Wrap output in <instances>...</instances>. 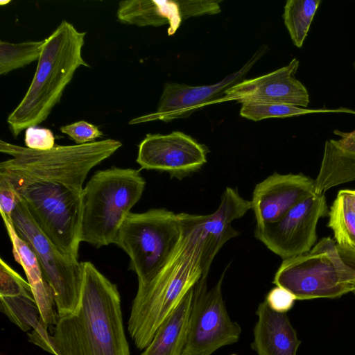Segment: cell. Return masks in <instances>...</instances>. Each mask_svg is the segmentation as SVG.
<instances>
[{
    "label": "cell",
    "mask_w": 355,
    "mask_h": 355,
    "mask_svg": "<svg viewBox=\"0 0 355 355\" xmlns=\"http://www.w3.org/2000/svg\"><path fill=\"white\" fill-rule=\"evenodd\" d=\"M122 146L113 139L31 149L2 139L0 179L15 191L37 226L64 253L78 259L83 183Z\"/></svg>",
    "instance_id": "1"
},
{
    "label": "cell",
    "mask_w": 355,
    "mask_h": 355,
    "mask_svg": "<svg viewBox=\"0 0 355 355\" xmlns=\"http://www.w3.org/2000/svg\"><path fill=\"white\" fill-rule=\"evenodd\" d=\"M206 215L183 213V234L172 255L150 282L138 285L128 320L135 346L145 349L164 320L202 277L207 248Z\"/></svg>",
    "instance_id": "2"
},
{
    "label": "cell",
    "mask_w": 355,
    "mask_h": 355,
    "mask_svg": "<svg viewBox=\"0 0 355 355\" xmlns=\"http://www.w3.org/2000/svg\"><path fill=\"white\" fill-rule=\"evenodd\" d=\"M76 311L59 317L51 336L53 355H130L117 286L90 261Z\"/></svg>",
    "instance_id": "3"
},
{
    "label": "cell",
    "mask_w": 355,
    "mask_h": 355,
    "mask_svg": "<svg viewBox=\"0 0 355 355\" xmlns=\"http://www.w3.org/2000/svg\"><path fill=\"white\" fill-rule=\"evenodd\" d=\"M85 32L63 20L45 39L33 80L7 122L16 138L21 132L45 121L80 67H89L82 56Z\"/></svg>",
    "instance_id": "4"
},
{
    "label": "cell",
    "mask_w": 355,
    "mask_h": 355,
    "mask_svg": "<svg viewBox=\"0 0 355 355\" xmlns=\"http://www.w3.org/2000/svg\"><path fill=\"white\" fill-rule=\"evenodd\" d=\"M145 186L139 170L112 167L96 171L83 191L80 242L96 248L114 243Z\"/></svg>",
    "instance_id": "5"
},
{
    "label": "cell",
    "mask_w": 355,
    "mask_h": 355,
    "mask_svg": "<svg viewBox=\"0 0 355 355\" xmlns=\"http://www.w3.org/2000/svg\"><path fill=\"white\" fill-rule=\"evenodd\" d=\"M272 283L296 300L338 298L355 291V248L331 237L321 239L309 252L284 259Z\"/></svg>",
    "instance_id": "6"
},
{
    "label": "cell",
    "mask_w": 355,
    "mask_h": 355,
    "mask_svg": "<svg viewBox=\"0 0 355 355\" xmlns=\"http://www.w3.org/2000/svg\"><path fill=\"white\" fill-rule=\"evenodd\" d=\"M183 213L151 209L130 213L121 225L114 244L130 258L129 269L138 285L150 282L172 255L183 234Z\"/></svg>",
    "instance_id": "7"
},
{
    "label": "cell",
    "mask_w": 355,
    "mask_h": 355,
    "mask_svg": "<svg viewBox=\"0 0 355 355\" xmlns=\"http://www.w3.org/2000/svg\"><path fill=\"white\" fill-rule=\"evenodd\" d=\"M12 221L18 235L35 254L53 291L58 317L74 312L83 285L82 262L62 252L37 226L21 201L12 212Z\"/></svg>",
    "instance_id": "8"
},
{
    "label": "cell",
    "mask_w": 355,
    "mask_h": 355,
    "mask_svg": "<svg viewBox=\"0 0 355 355\" xmlns=\"http://www.w3.org/2000/svg\"><path fill=\"white\" fill-rule=\"evenodd\" d=\"M225 272L210 289L207 277H202L195 285L182 355H211L219 348L239 341L241 327L230 318L222 295Z\"/></svg>",
    "instance_id": "9"
},
{
    "label": "cell",
    "mask_w": 355,
    "mask_h": 355,
    "mask_svg": "<svg viewBox=\"0 0 355 355\" xmlns=\"http://www.w3.org/2000/svg\"><path fill=\"white\" fill-rule=\"evenodd\" d=\"M329 214L324 193L314 192L293 207L280 220L255 227V237L283 260L309 252L317 239L320 218Z\"/></svg>",
    "instance_id": "10"
},
{
    "label": "cell",
    "mask_w": 355,
    "mask_h": 355,
    "mask_svg": "<svg viewBox=\"0 0 355 355\" xmlns=\"http://www.w3.org/2000/svg\"><path fill=\"white\" fill-rule=\"evenodd\" d=\"M207 147L180 131L148 134L139 145L141 169L166 172L180 180L198 171L207 162Z\"/></svg>",
    "instance_id": "11"
},
{
    "label": "cell",
    "mask_w": 355,
    "mask_h": 355,
    "mask_svg": "<svg viewBox=\"0 0 355 355\" xmlns=\"http://www.w3.org/2000/svg\"><path fill=\"white\" fill-rule=\"evenodd\" d=\"M265 50L263 46L241 69L227 76L219 83L202 86H189L177 83H166L156 112L135 118L129 124L155 120L166 122L185 118L200 107L219 103L227 90L245 80L248 71L264 53Z\"/></svg>",
    "instance_id": "12"
},
{
    "label": "cell",
    "mask_w": 355,
    "mask_h": 355,
    "mask_svg": "<svg viewBox=\"0 0 355 355\" xmlns=\"http://www.w3.org/2000/svg\"><path fill=\"white\" fill-rule=\"evenodd\" d=\"M220 10L218 0H131L119 2L116 16L122 23L138 26L168 24V35H173L188 18L216 15Z\"/></svg>",
    "instance_id": "13"
},
{
    "label": "cell",
    "mask_w": 355,
    "mask_h": 355,
    "mask_svg": "<svg viewBox=\"0 0 355 355\" xmlns=\"http://www.w3.org/2000/svg\"><path fill=\"white\" fill-rule=\"evenodd\" d=\"M300 62L293 58L288 65L263 76L244 80L230 87L220 100L277 103L306 108L309 94L295 77Z\"/></svg>",
    "instance_id": "14"
},
{
    "label": "cell",
    "mask_w": 355,
    "mask_h": 355,
    "mask_svg": "<svg viewBox=\"0 0 355 355\" xmlns=\"http://www.w3.org/2000/svg\"><path fill=\"white\" fill-rule=\"evenodd\" d=\"M315 192V180L302 174L274 173L258 183L251 200L256 227L280 220L293 207Z\"/></svg>",
    "instance_id": "15"
},
{
    "label": "cell",
    "mask_w": 355,
    "mask_h": 355,
    "mask_svg": "<svg viewBox=\"0 0 355 355\" xmlns=\"http://www.w3.org/2000/svg\"><path fill=\"white\" fill-rule=\"evenodd\" d=\"M256 315L250 347L257 355H297L301 340L287 313L272 310L264 300L259 304Z\"/></svg>",
    "instance_id": "16"
},
{
    "label": "cell",
    "mask_w": 355,
    "mask_h": 355,
    "mask_svg": "<svg viewBox=\"0 0 355 355\" xmlns=\"http://www.w3.org/2000/svg\"><path fill=\"white\" fill-rule=\"evenodd\" d=\"M12 243L15 260L23 268L43 322L47 325L55 324L58 315L55 311L54 293L46 280L39 261L26 241L17 233L13 223L3 219Z\"/></svg>",
    "instance_id": "17"
},
{
    "label": "cell",
    "mask_w": 355,
    "mask_h": 355,
    "mask_svg": "<svg viewBox=\"0 0 355 355\" xmlns=\"http://www.w3.org/2000/svg\"><path fill=\"white\" fill-rule=\"evenodd\" d=\"M250 209H252L251 201L241 197L237 189H225L219 207L211 214L206 215L203 223L209 264H211L216 254L228 240L239 234L232 227V223L243 216Z\"/></svg>",
    "instance_id": "18"
},
{
    "label": "cell",
    "mask_w": 355,
    "mask_h": 355,
    "mask_svg": "<svg viewBox=\"0 0 355 355\" xmlns=\"http://www.w3.org/2000/svg\"><path fill=\"white\" fill-rule=\"evenodd\" d=\"M340 139L324 144L323 157L315 180V192L324 193L337 185L355 180V137L338 130Z\"/></svg>",
    "instance_id": "19"
},
{
    "label": "cell",
    "mask_w": 355,
    "mask_h": 355,
    "mask_svg": "<svg viewBox=\"0 0 355 355\" xmlns=\"http://www.w3.org/2000/svg\"><path fill=\"white\" fill-rule=\"evenodd\" d=\"M193 289L194 287L187 293L161 324L141 355H182L187 340Z\"/></svg>",
    "instance_id": "20"
},
{
    "label": "cell",
    "mask_w": 355,
    "mask_h": 355,
    "mask_svg": "<svg viewBox=\"0 0 355 355\" xmlns=\"http://www.w3.org/2000/svg\"><path fill=\"white\" fill-rule=\"evenodd\" d=\"M321 0H288L283 18L293 44L301 48Z\"/></svg>",
    "instance_id": "21"
},
{
    "label": "cell",
    "mask_w": 355,
    "mask_h": 355,
    "mask_svg": "<svg viewBox=\"0 0 355 355\" xmlns=\"http://www.w3.org/2000/svg\"><path fill=\"white\" fill-rule=\"evenodd\" d=\"M328 226L336 243L355 248V209L343 190L339 191L329 211Z\"/></svg>",
    "instance_id": "22"
},
{
    "label": "cell",
    "mask_w": 355,
    "mask_h": 355,
    "mask_svg": "<svg viewBox=\"0 0 355 355\" xmlns=\"http://www.w3.org/2000/svg\"><path fill=\"white\" fill-rule=\"evenodd\" d=\"M241 104L240 115L254 121L268 118H286L320 112H345L355 114V110L345 107L334 110L307 109L288 104L256 101L244 102Z\"/></svg>",
    "instance_id": "23"
},
{
    "label": "cell",
    "mask_w": 355,
    "mask_h": 355,
    "mask_svg": "<svg viewBox=\"0 0 355 355\" xmlns=\"http://www.w3.org/2000/svg\"><path fill=\"white\" fill-rule=\"evenodd\" d=\"M45 39L13 44L0 41V74L6 75L38 60Z\"/></svg>",
    "instance_id": "24"
},
{
    "label": "cell",
    "mask_w": 355,
    "mask_h": 355,
    "mask_svg": "<svg viewBox=\"0 0 355 355\" xmlns=\"http://www.w3.org/2000/svg\"><path fill=\"white\" fill-rule=\"evenodd\" d=\"M28 291H32L28 282L1 258L0 296H8Z\"/></svg>",
    "instance_id": "25"
},
{
    "label": "cell",
    "mask_w": 355,
    "mask_h": 355,
    "mask_svg": "<svg viewBox=\"0 0 355 355\" xmlns=\"http://www.w3.org/2000/svg\"><path fill=\"white\" fill-rule=\"evenodd\" d=\"M60 131L71 137L76 144L94 142L97 138L103 136V132L97 126L85 121L62 126Z\"/></svg>",
    "instance_id": "26"
},
{
    "label": "cell",
    "mask_w": 355,
    "mask_h": 355,
    "mask_svg": "<svg viewBox=\"0 0 355 355\" xmlns=\"http://www.w3.org/2000/svg\"><path fill=\"white\" fill-rule=\"evenodd\" d=\"M26 147L31 149L46 150L55 146V137L47 128L30 127L25 132Z\"/></svg>",
    "instance_id": "27"
},
{
    "label": "cell",
    "mask_w": 355,
    "mask_h": 355,
    "mask_svg": "<svg viewBox=\"0 0 355 355\" xmlns=\"http://www.w3.org/2000/svg\"><path fill=\"white\" fill-rule=\"evenodd\" d=\"M295 297L287 289L275 286L267 293L266 302L269 307L278 313H287L294 306Z\"/></svg>",
    "instance_id": "28"
},
{
    "label": "cell",
    "mask_w": 355,
    "mask_h": 355,
    "mask_svg": "<svg viewBox=\"0 0 355 355\" xmlns=\"http://www.w3.org/2000/svg\"><path fill=\"white\" fill-rule=\"evenodd\" d=\"M20 200L12 187L0 179V212L3 219L12 221V214Z\"/></svg>",
    "instance_id": "29"
},
{
    "label": "cell",
    "mask_w": 355,
    "mask_h": 355,
    "mask_svg": "<svg viewBox=\"0 0 355 355\" xmlns=\"http://www.w3.org/2000/svg\"><path fill=\"white\" fill-rule=\"evenodd\" d=\"M344 191L350 200L353 207L355 209V189H344Z\"/></svg>",
    "instance_id": "30"
},
{
    "label": "cell",
    "mask_w": 355,
    "mask_h": 355,
    "mask_svg": "<svg viewBox=\"0 0 355 355\" xmlns=\"http://www.w3.org/2000/svg\"><path fill=\"white\" fill-rule=\"evenodd\" d=\"M10 1H9V0H7V1H3V0H1V1H0V4H1V6H3V5H6V4H7V3H10Z\"/></svg>",
    "instance_id": "31"
},
{
    "label": "cell",
    "mask_w": 355,
    "mask_h": 355,
    "mask_svg": "<svg viewBox=\"0 0 355 355\" xmlns=\"http://www.w3.org/2000/svg\"><path fill=\"white\" fill-rule=\"evenodd\" d=\"M348 135L355 137V129L351 132H347Z\"/></svg>",
    "instance_id": "32"
},
{
    "label": "cell",
    "mask_w": 355,
    "mask_h": 355,
    "mask_svg": "<svg viewBox=\"0 0 355 355\" xmlns=\"http://www.w3.org/2000/svg\"><path fill=\"white\" fill-rule=\"evenodd\" d=\"M354 69H355V62L353 64Z\"/></svg>",
    "instance_id": "33"
},
{
    "label": "cell",
    "mask_w": 355,
    "mask_h": 355,
    "mask_svg": "<svg viewBox=\"0 0 355 355\" xmlns=\"http://www.w3.org/2000/svg\"><path fill=\"white\" fill-rule=\"evenodd\" d=\"M229 355H237L236 354H229Z\"/></svg>",
    "instance_id": "34"
},
{
    "label": "cell",
    "mask_w": 355,
    "mask_h": 355,
    "mask_svg": "<svg viewBox=\"0 0 355 355\" xmlns=\"http://www.w3.org/2000/svg\"><path fill=\"white\" fill-rule=\"evenodd\" d=\"M354 293H355V291Z\"/></svg>",
    "instance_id": "35"
}]
</instances>
